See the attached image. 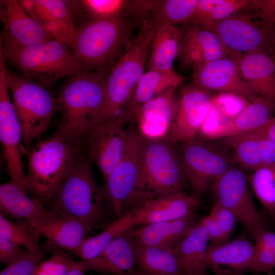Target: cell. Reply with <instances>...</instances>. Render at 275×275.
<instances>
[{
  "mask_svg": "<svg viewBox=\"0 0 275 275\" xmlns=\"http://www.w3.org/2000/svg\"><path fill=\"white\" fill-rule=\"evenodd\" d=\"M109 72H81L68 77L56 96L61 119L53 136L84 151L104 101Z\"/></svg>",
  "mask_w": 275,
  "mask_h": 275,
  "instance_id": "obj_1",
  "label": "cell"
},
{
  "mask_svg": "<svg viewBox=\"0 0 275 275\" xmlns=\"http://www.w3.org/2000/svg\"><path fill=\"white\" fill-rule=\"evenodd\" d=\"M137 26L127 13L88 20L76 29L68 45L81 72L109 71Z\"/></svg>",
  "mask_w": 275,
  "mask_h": 275,
  "instance_id": "obj_2",
  "label": "cell"
},
{
  "mask_svg": "<svg viewBox=\"0 0 275 275\" xmlns=\"http://www.w3.org/2000/svg\"><path fill=\"white\" fill-rule=\"evenodd\" d=\"M157 25L147 19L126 45L108 73L104 102L96 119L95 126L126 117L134 88L148 61Z\"/></svg>",
  "mask_w": 275,
  "mask_h": 275,
  "instance_id": "obj_3",
  "label": "cell"
},
{
  "mask_svg": "<svg viewBox=\"0 0 275 275\" xmlns=\"http://www.w3.org/2000/svg\"><path fill=\"white\" fill-rule=\"evenodd\" d=\"M92 162L83 156L52 196L47 205L59 214L78 221L92 231L115 220L107 204L103 185L93 173Z\"/></svg>",
  "mask_w": 275,
  "mask_h": 275,
  "instance_id": "obj_4",
  "label": "cell"
},
{
  "mask_svg": "<svg viewBox=\"0 0 275 275\" xmlns=\"http://www.w3.org/2000/svg\"><path fill=\"white\" fill-rule=\"evenodd\" d=\"M26 155L28 171L25 176L27 191L44 205L68 175L84 151L58 138L39 141L29 149L21 147Z\"/></svg>",
  "mask_w": 275,
  "mask_h": 275,
  "instance_id": "obj_5",
  "label": "cell"
},
{
  "mask_svg": "<svg viewBox=\"0 0 275 275\" xmlns=\"http://www.w3.org/2000/svg\"><path fill=\"white\" fill-rule=\"evenodd\" d=\"M0 52L19 73L47 88L81 72L68 44L56 39L26 46L1 45Z\"/></svg>",
  "mask_w": 275,
  "mask_h": 275,
  "instance_id": "obj_6",
  "label": "cell"
},
{
  "mask_svg": "<svg viewBox=\"0 0 275 275\" xmlns=\"http://www.w3.org/2000/svg\"><path fill=\"white\" fill-rule=\"evenodd\" d=\"M141 145L140 134L131 128L123 159L104 180L106 201L115 219L133 213L155 198L143 176Z\"/></svg>",
  "mask_w": 275,
  "mask_h": 275,
  "instance_id": "obj_7",
  "label": "cell"
},
{
  "mask_svg": "<svg viewBox=\"0 0 275 275\" xmlns=\"http://www.w3.org/2000/svg\"><path fill=\"white\" fill-rule=\"evenodd\" d=\"M6 75L21 129L22 145L29 149L49 128L59 111L57 97L43 85L7 67Z\"/></svg>",
  "mask_w": 275,
  "mask_h": 275,
  "instance_id": "obj_8",
  "label": "cell"
},
{
  "mask_svg": "<svg viewBox=\"0 0 275 275\" xmlns=\"http://www.w3.org/2000/svg\"><path fill=\"white\" fill-rule=\"evenodd\" d=\"M141 136L143 176L150 193L155 197L185 193L188 183L176 144L166 136Z\"/></svg>",
  "mask_w": 275,
  "mask_h": 275,
  "instance_id": "obj_9",
  "label": "cell"
},
{
  "mask_svg": "<svg viewBox=\"0 0 275 275\" xmlns=\"http://www.w3.org/2000/svg\"><path fill=\"white\" fill-rule=\"evenodd\" d=\"M180 159L193 196L199 199L217 179L235 164L228 148L222 145L195 139L180 144Z\"/></svg>",
  "mask_w": 275,
  "mask_h": 275,
  "instance_id": "obj_10",
  "label": "cell"
},
{
  "mask_svg": "<svg viewBox=\"0 0 275 275\" xmlns=\"http://www.w3.org/2000/svg\"><path fill=\"white\" fill-rule=\"evenodd\" d=\"M246 172L234 164L216 181L212 190L214 202L231 211L237 222L252 236L267 224L257 208L250 188Z\"/></svg>",
  "mask_w": 275,
  "mask_h": 275,
  "instance_id": "obj_11",
  "label": "cell"
},
{
  "mask_svg": "<svg viewBox=\"0 0 275 275\" xmlns=\"http://www.w3.org/2000/svg\"><path fill=\"white\" fill-rule=\"evenodd\" d=\"M5 59L0 54V140L3 156L10 175L9 182L27 193L21 159L22 132L10 99L6 75Z\"/></svg>",
  "mask_w": 275,
  "mask_h": 275,
  "instance_id": "obj_12",
  "label": "cell"
},
{
  "mask_svg": "<svg viewBox=\"0 0 275 275\" xmlns=\"http://www.w3.org/2000/svg\"><path fill=\"white\" fill-rule=\"evenodd\" d=\"M132 123L126 118L98 125L88 136L84 146L87 158L94 162L104 180L123 159L127 147Z\"/></svg>",
  "mask_w": 275,
  "mask_h": 275,
  "instance_id": "obj_13",
  "label": "cell"
},
{
  "mask_svg": "<svg viewBox=\"0 0 275 275\" xmlns=\"http://www.w3.org/2000/svg\"><path fill=\"white\" fill-rule=\"evenodd\" d=\"M212 96L193 84L182 88L166 137L176 145L196 139L211 107Z\"/></svg>",
  "mask_w": 275,
  "mask_h": 275,
  "instance_id": "obj_14",
  "label": "cell"
},
{
  "mask_svg": "<svg viewBox=\"0 0 275 275\" xmlns=\"http://www.w3.org/2000/svg\"><path fill=\"white\" fill-rule=\"evenodd\" d=\"M232 52H265L275 32L264 26L250 14L233 15L217 23L212 31Z\"/></svg>",
  "mask_w": 275,
  "mask_h": 275,
  "instance_id": "obj_15",
  "label": "cell"
},
{
  "mask_svg": "<svg viewBox=\"0 0 275 275\" xmlns=\"http://www.w3.org/2000/svg\"><path fill=\"white\" fill-rule=\"evenodd\" d=\"M191 84L205 91L232 93L253 101L257 95L240 75L237 53L196 66L192 68Z\"/></svg>",
  "mask_w": 275,
  "mask_h": 275,
  "instance_id": "obj_16",
  "label": "cell"
},
{
  "mask_svg": "<svg viewBox=\"0 0 275 275\" xmlns=\"http://www.w3.org/2000/svg\"><path fill=\"white\" fill-rule=\"evenodd\" d=\"M177 98L176 88H171L130 112L131 120L142 136L156 139L167 136Z\"/></svg>",
  "mask_w": 275,
  "mask_h": 275,
  "instance_id": "obj_17",
  "label": "cell"
},
{
  "mask_svg": "<svg viewBox=\"0 0 275 275\" xmlns=\"http://www.w3.org/2000/svg\"><path fill=\"white\" fill-rule=\"evenodd\" d=\"M1 4L3 45L26 46L52 39L28 15L19 1H3Z\"/></svg>",
  "mask_w": 275,
  "mask_h": 275,
  "instance_id": "obj_18",
  "label": "cell"
},
{
  "mask_svg": "<svg viewBox=\"0 0 275 275\" xmlns=\"http://www.w3.org/2000/svg\"><path fill=\"white\" fill-rule=\"evenodd\" d=\"M46 239L50 251L63 250L73 254L92 231L82 223L62 216L56 211L44 219L29 224Z\"/></svg>",
  "mask_w": 275,
  "mask_h": 275,
  "instance_id": "obj_19",
  "label": "cell"
},
{
  "mask_svg": "<svg viewBox=\"0 0 275 275\" xmlns=\"http://www.w3.org/2000/svg\"><path fill=\"white\" fill-rule=\"evenodd\" d=\"M76 268L109 275H133L136 271L135 245L125 233L115 239L96 258L76 261Z\"/></svg>",
  "mask_w": 275,
  "mask_h": 275,
  "instance_id": "obj_20",
  "label": "cell"
},
{
  "mask_svg": "<svg viewBox=\"0 0 275 275\" xmlns=\"http://www.w3.org/2000/svg\"><path fill=\"white\" fill-rule=\"evenodd\" d=\"M231 53L215 33L194 25L182 36L177 58L193 68Z\"/></svg>",
  "mask_w": 275,
  "mask_h": 275,
  "instance_id": "obj_21",
  "label": "cell"
},
{
  "mask_svg": "<svg viewBox=\"0 0 275 275\" xmlns=\"http://www.w3.org/2000/svg\"><path fill=\"white\" fill-rule=\"evenodd\" d=\"M200 203L185 193L155 197L132 213L134 227L182 218L195 211Z\"/></svg>",
  "mask_w": 275,
  "mask_h": 275,
  "instance_id": "obj_22",
  "label": "cell"
},
{
  "mask_svg": "<svg viewBox=\"0 0 275 275\" xmlns=\"http://www.w3.org/2000/svg\"><path fill=\"white\" fill-rule=\"evenodd\" d=\"M235 164L246 172L275 166V143L253 132L222 140Z\"/></svg>",
  "mask_w": 275,
  "mask_h": 275,
  "instance_id": "obj_23",
  "label": "cell"
},
{
  "mask_svg": "<svg viewBox=\"0 0 275 275\" xmlns=\"http://www.w3.org/2000/svg\"><path fill=\"white\" fill-rule=\"evenodd\" d=\"M199 220L194 211L179 219L135 227L125 234L136 246L173 249Z\"/></svg>",
  "mask_w": 275,
  "mask_h": 275,
  "instance_id": "obj_24",
  "label": "cell"
},
{
  "mask_svg": "<svg viewBox=\"0 0 275 275\" xmlns=\"http://www.w3.org/2000/svg\"><path fill=\"white\" fill-rule=\"evenodd\" d=\"M255 250V244L242 237L217 245L209 244L206 256L208 269L214 275L250 271Z\"/></svg>",
  "mask_w": 275,
  "mask_h": 275,
  "instance_id": "obj_25",
  "label": "cell"
},
{
  "mask_svg": "<svg viewBox=\"0 0 275 275\" xmlns=\"http://www.w3.org/2000/svg\"><path fill=\"white\" fill-rule=\"evenodd\" d=\"M241 76L258 96L275 106V59L265 52L237 53Z\"/></svg>",
  "mask_w": 275,
  "mask_h": 275,
  "instance_id": "obj_26",
  "label": "cell"
},
{
  "mask_svg": "<svg viewBox=\"0 0 275 275\" xmlns=\"http://www.w3.org/2000/svg\"><path fill=\"white\" fill-rule=\"evenodd\" d=\"M274 111L273 104L259 96L233 119L221 124L207 140H223L254 131L273 118Z\"/></svg>",
  "mask_w": 275,
  "mask_h": 275,
  "instance_id": "obj_27",
  "label": "cell"
},
{
  "mask_svg": "<svg viewBox=\"0 0 275 275\" xmlns=\"http://www.w3.org/2000/svg\"><path fill=\"white\" fill-rule=\"evenodd\" d=\"M0 209L4 215L27 224L46 218L55 212L38 200L29 197L9 181L0 185Z\"/></svg>",
  "mask_w": 275,
  "mask_h": 275,
  "instance_id": "obj_28",
  "label": "cell"
},
{
  "mask_svg": "<svg viewBox=\"0 0 275 275\" xmlns=\"http://www.w3.org/2000/svg\"><path fill=\"white\" fill-rule=\"evenodd\" d=\"M209 244L207 233L199 220L173 248L185 275L209 273L206 256Z\"/></svg>",
  "mask_w": 275,
  "mask_h": 275,
  "instance_id": "obj_29",
  "label": "cell"
},
{
  "mask_svg": "<svg viewBox=\"0 0 275 275\" xmlns=\"http://www.w3.org/2000/svg\"><path fill=\"white\" fill-rule=\"evenodd\" d=\"M182 32L168 24L157 25L146 67L149 69L174 71V63L177 58Z\"/></svg>",
  "mask_w": 275,
  "mask_h": 275,
  "instance_id": "obj_30",
  "label": "cell"
},
{
  "mask_svg": "<svg viewBox=\"0 0 275 275\" xmlns=\"http://www.w3.org/2000/svg\"><path fill=\"white\" fill-rule=\"evenodd\" d=\"M184 78L175 70L149 69L139 80L128 104L126 114L171 88H178Z\"/></svg>",
  "mask_w": 275,
  "mask_h": 275,
  "instance_id": "obj_31",
  "label": "cell"
},
{
  "mask_svg": "<svg viewBox=\"0 0 275 275\" xmlns=\"http://www.w3.org/2000/svg\"><path fill=\"white\" fill-rule=\"evenodd\" d=\"M135 255L140 275H185L173 249L135 245Z\"/></svg>",
  "mask_w": 275,
  "mask_h": 275,
  "instance_id": "obj_32",
  "label": "cell"
},
{
  "mask_svg": "<svg viewBox=\"0 0 275 275\" xmlns=\"http://www.w3.org/2000/svg\"><path fill=\"white\" fill-rule=\"evenodd\" d=\"M248 0H199L192 22L195 25L212 31L224 19L246 9Z\"/></svg>",
  "mask_w": 275,
  "mask_h": 275,
  "instance_id": "obj_33",
  "label": "cell"
},
{
  "mask_svg": "<svg viewBox=\"0 0 275 275\" xmlns=\"http://www.w3.org/2000/svg\"><path fill=\"white\" fill-rule=\"evenodd\" d=\"M134 227L132 213L111 222L100 233L87 238L73 253L81 260L93 259L99 256L115 239Z\"/></svg>",
  "mask_w": 275,
  "mask_h": 275,
  "instance_id": "obj_34",
  "label": "cell"
},
{
  "mask_svg": "<svg viewBox=\"0 0 275 275\" xmlns=\"http://www.w3.org/2000/svg\"><path fill=\"white\" fill-rule=\"evenodd\" d=\"M199 0L156 1L149 19L156 25L192 22Z\"/></svg>",
  "mask_w": 275,
  "mask_h": 275,
  "instance_id": "obj_35",
  "label": "cell"
},
{
  "mask_svg": "<svg viewBox=\"0 0 275 275\" xmlns=\"http://www.w3.org/2000/svg\"><path fill=\"white\" fill-rule=\"evenodd\" d=\"M0 235L27 250L31 253L45 256L39 243L40 235L36 230L27 224L15 223L1 213Z\"/></svg>",
  "mask_w": 275,
  "mask_h": 275,
  "instance_id": "obj_36",
  "label": "cell"
},
{
  "mask_svg": "<svg viewBox=\"0 0 275 275\" xmlns=\"http://www.w3.org/2000/svg\"><path fill=\"white\" fill-rule=\"evenodd\" d=\"M250 185L263 207L275 214V166L254 171L248 175Z\"/></svg>",
  "mask_w": 275,
  "mask_h": 275,
  "instance_id": "obj_37",
  "label": "cell"
},
{
  "mask_svg": "<svg viewBox=\"0 0 275 275\" xmlns=\"http://www.w3.org/2000/svg\"><path fill=\"white\" fill-rule=\"evenodd\" d=\"M19 3L28 15L52 39L69 44L72 36L38 0H21Z\"/></svg>",
  "mask_w": 275,
  "mask_h": 275,
  "instance_id": "obj_38",
  "label": "cell"
},
{
  "mask_svg": "<svg viewBox=\"0 0 275 275\" xmlns=\"http://www.w3.org/2000/svg\"><path fill=\"white\" fill-rule=\"evenodd\" d=\"M131 1L84 0L80 1L91 16V19L120 16L127 12Z\"/></svg>",
  "mask_w": 275,
  "mask_h": 275,
  "instance_id": "obj_39",
  "label": "cell"
},
{
  "mask_svg": "<svg viewBox=\"0 0 275 275\" xmlns=\"http://www.w3.org/2000/svg\"><path fill=\"white\" fill-rule=\"evenodd\" d=\"M75 263L67 251L53 250L48 259L40 263L34 275H65L75 269Z\"/></svg>",
  "mask_w": 275,
  "mask_h": 275,
  "instance_id": "obj_40",
  "label": "cell"
},
{
  "mask_svg": "<svg viewBox=\"0 0 275 275\" xmlns=\"http://www.w3.org/2000/svg\"><path fill=\"white\" fill-rule=\"evenodd\" d=\"M250 102L243 97L232 93H219L211 97L212 105L224 122L233 119Z\"/></svg>",
  "mask_w": 275,
  "mask_h": 275,
  "instance_id": "obj_41",
  "label": "cell"
},
{
  "mask_svg": "<svg viewBox=\"0 0 275 275\" xmlns=\"http://www.w3.org/2000/svg\"><path fill=\"white\" fill-rule=\"evenodd\" d=\"M38 1L52 14L72 38L76 29L68 2L61 0H38Z\"/></svg>",
  "mask_w": 275,
  "mask_h": 275,
  "instance_id": "obj_42",
  "label": "cell"
},
{
  "mask_svg": "<svg viewBox=\"0 0 275 275\" xmlns=\"http://www.w3.org/2000/svg\"><path fill=\"white\" fill-rule=\"evenodd\" d=\"M248 8L255 19L275 32V0H251Z\"/></svg>",
  "mask_w": 275,
  "mask_h": 275,
  "instance_id": "obj_43",
  "label": "cell"
},
{
  "mask_svg": "<svg viewBox=\"0 0 275 275\" xmlns=\"http://www.w3.org/2000/svg\"><path fill=\"white\" fill-rule=\"evenodd\" d=\"M44 258L29 253L7 265L1 271L0 275H34Z\"/></svg>",
  "mask_w": 275,
  "mask_h": 275,
  "instance_id": "obj_44",
  "label": "cell"
},
{
  "mask_svg": "<svg viewBox=\"0 0 275 275\" xmlns=\"http://www.w3.org/2000/svg\"><path fill=\"white\" fill-rule=\"evenodd\" d=\"M255 250L251 268L256 273L270 275L275 268V256L272 252L262 243L255 241Z\"/></svg>",
  "mask_w": 275,
  "mask_h": 275,
  "instance_id": "obj_45",
  "label": "cell"
},
{
  "mask_svg": "<svg viewBox=\"0 0 275 275\" xmlns=\"http://www.w3.org/2000/svg\"><path fill=\"white\" fill-rule=\"evenodd\" d=\"M209 214L214 218L226 238L229 240L237 222L233 214L215 202H214Z\"/></svg>",
  "mask_w": 275,
  "mask_h": 275,
  "instance_id": "obj_46",
  "label": "cell"
},
{
  "mask_svg": "<svg viewBox=\"0 0 275 275\" xmlns=\"http://www.w3.org/2000/svg\"><path fill=\"white\" fill-rule=\"evenodd\" d=\"M31 253L0 235V262L8 265L20 258Z\"/></svg>",
  "mask_w": 275,
  "mask_h": 275,
  "instance_id": "obj_47",
  "label": "cell"
},
{
  "mask_svg": "<svg viewBox=\"0 0 275 275\" xmlns=\"http://www.w3.org/2000/svg\"><path fill=\"white\" fill-rule=\"evenodd\" d=\"M200 222L207 233L210 245H217L228 241L215 220L210 214L200 219Z\"/></svg>",
  "mask_w": 275,
  "mask_h": 275,
  "instance_id": "obj_48",
  "label": "cell"
},
{
  "mask_svg": "<svg viewBox=\"0 0 275 275\" xmlns=\"http://www.w3.org/2000/svg\"><path fill=\"white\" fill-rule=\"evenodd\" d=\"M252 237L255 241L260 242L268 248L275 256V233L266 228H261L257 231Z\"/></svg>",
  "mask_w": 275,
  "mask_h": 275,
  "instance_id": "obj_49",
  "label": "cell"
},
{
  "mask_svg": "<svg viewBox=\"0 0 275 275\" xmlns=\"http://www.w3.org/2000/svg\"><path fill=\"white\" fill-rule=\"evenodd\" d=\"M275 143V116L259 129L251 132Z\"/></svg>",
  "mask_w": 275,
  "mask_h": 275,
  "instance_id": "obj_50",
  "label": "cell"
},
{
  "mask_svg": "<svg viewBox=\"0 0 275 275\" xmlns=\"http://www.w3.org/2000/svg\"><path fill=\"white\" fill-rule=\"evenodd\" d=\"M268 54L275 59V34L272 39L268 51Z\"/></svg>",
  "mask_w": 275,
  "mask_h": 275,
  "instance_id": "obj_51",
  "label": "cell"
},
{
  "mask_svg": "<svg viewBox=\"0 0 275 275\" xmlns=\"http://www.w3.org/2000/svg\"><path fill=\"white\" fill-rule=\"evenodd\" d=\"M65 275H85V272L78 269H74L68 272Z\"/></svg>",
  "mask_w": 275,
  "mask_h": 275,
  "instance_id": "obj_52",
  "label": "cell"
},
{
  "mask_svg": "<svg viewBox=\"0 0 275 275\" xmlns=\"http://www.w3.org/2000/svg\"><path fill=\"white\" fill-rule=\"evenodd\" d=\"M229 275H243L242 273H231Z\"/></svg>",
  "mask_w": 275,
  "mask_h": 275,
  "instance_id": "obj_53",
  "label": "cell"
},
{
  "mask_svg": "<svg viewBox=\"0 0 275 275\" xmlns=\"http://www.w3.org/2000/svg\"><path fill=\"white\" fill-rule=\"evenodd\" d=\"M98 275H109V274L99 273Z\"/></svg>",
  "mask_w": 275,
  "mask_h": 275,
  "instance_id": "obj_54",
  "label": "cell"
},
{
  "mask_svg": "<svg viewBox=\"0 0 275 275\" xmlns=\"http://www.w3.org/2000/svg\"><path fill=\"white\" fill-rule=\"evenodd\" d=\"M204 275H211V274H210L209 273H207V274H204ZM213 275H214V274H213Z\"/></svg>",
  "mask_w": 275,
  "mask_h": 275,
  "instance_id": "obj_55",
  "label": "cell"
},
{
  "mask_svg": "<svg viewBox=\"0 0 275 275\" xmlns=\"http://www.w3.org/2000/svg\"><path fill=\"white\" fill-rule=\"evenodd\" d=\"M273 216L274 217V218L275 219V214Z\"/></svg>",
  "mask_w": 275,
  "mask_h": 275,
  "instance_id": "obj_56",
  "label": "cell"
}]
</instances>
